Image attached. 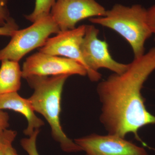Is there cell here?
I'll return each instance as SVG.
<instances>
[{
    "label": "cell",
    "mask_w": 155,
    "mask_h": 155,
    "mask_svg": "<svg viewBox=\"0 0 155 155\" xmlns=\"http://www.w3.org/2000/svg\"><path fill=\"white\" fill-rule=\"evenodd\" d=\"M155 70V47L128 64L125 72L114 73L98 84L101 104L100 120L109 134L125 138L129 133L141 142L139 129L155 125V116L145 105L142 94L143 84Z\"/></svg>",
    "instance_id": "cell-1"
},
{
    "label": "cell",
    "mask_w": 155,
    "mask_h": 155,
    "mask_svg": "<svg viewBox=\"0 0 155 155\" xmlns=\"http://www.w3.org/2000/svg\"><path fill=\"white\" fill-rule=\"evenodd\" d=\"M69 75L42 76L32 75L25 78L34 90L29 98L35 111L45 119L49 124L51 135L66 153L82 151L81 147L64 133L60 122L62 92Z\"/></svg>",
    "instance_id": "cell-2"
},
{
    "label": "cell",
    "mask_w": 155,
    "mask_h": 155,
    "mask_svg": "<svg viewBox=\"0 0 155 155\" xmlns=\"http://www.w3.org/2000/svg\"><path fill=\"white\" fill-rule=\"evenodd\" d=\"M89 21L119 34L130 45L134 58L144 54L146 42L153 35L148 23L147 10L140 5L128 7L117 4L107 11L104 17L90 18Z\"/></svg>",
    "instance_id": "cell-3"
},
{
    "label": "cell",
    "mask_w": 155,
    "mask_h": 155,
    "mask_svg": "<svg viewBox=\"0 0 155 155\" xmlns=\"http://www.w3.org/2000/svg\"><path fill=\"white\" fill-rule=\"evenodd\" d=\"M60 31L51 14L41 17L29 27L15 31L9 43L0 50V62H19L32 50L43 46L51 35Z\"/></svg>",
    "instance_id": "cell-4"
},
{
    "label": "cell",
    "mask_w": 155,
    "mask_h": 155,
    "mask_svg": "<svg viewBox=\"0 0 155 155\" xmlns=\"http://www.w3.org/2000/svg\"><path fill=\"white\" fill-rule=\"evenodd\" d=\"M99 30L92 25H86L85 34L81 46L84 60L88 68L87 75L93 82L99 81L102 75L99 69L105 68L114 73L121 74L125 72L128 64H123L114 60L109 51L108 44L105 41L98 37Z\"/></svg>",
    "instance_id": "cell-5"
},
{
    "label": "cell",
    "mask_w": 155,
    "mask_h": 155,
    "mask_svg": "<svg viewBox=\"0 0 155 155\" xmlns=\"http://www.w3.org/2000/svg\"><path fill=\"white\" fill-rule=\"evenodd\" d=\"M22 78L25 79L32 75H87L85 68L76 61L40 52L26 58L22 65Z\"/></svg>",
    "instance_id": "cell-6"
},
{
    "label": "cell",
    "mask_w": 155,
    "mask_h": 155,
    "mask_svg": "<svg viewBox=\"0 0 155 155\" xmlns=\"http://www.w3.org/2000/svg\"><path fill=\"white\" fill-rule=\"evenodd\" d=\"M107 11L95 0H57L50 14L63 31L74 29L87 18L104 17Z\"/></svg>",
    "instance_id": "cell-7"
},
{
    "label": "cell",
    "mask_w": 155,
    "mask_h": 155,
    "mask_svg": "<svg viewBox=\"0 0 155 155\" xmlns=\"http://www.w3.org/2000/svg\"><path fill=\"white\" fill-rule=\"evenodd\" d=\"M74 141L87 155H149L143 147L114 134H93Z\"/></svg>",
    "instance_id": "cell-8"
},
{
    "label": "cell",
    "mask_w": 155,
    "mask_h": 155,
    "mask_svg": "<svg viewBox=\"0 0 155 155\" xmlns=\"http://www.w3.org/2000/svg\"><path fill=\"white\" fill-rule=\"evenodd\" d=\"M85 29L86 25H83L71 30L61 31L56 36L48 39L39 52L74 60L85 68L87 74L88 68L81 50Z\"/></svg>",
    "instance_id": "cell-9"
},
{
    "label": "cell",
    "mask_w": 155,
    "mask_h": 155,
    "mask_svg": "<svg viewBox=\"0 0 155 155\" xmlns=\"http://www.w3.org/2000/svg\"><path fill=\"white\" fill-rule=\"evenodd\" d=\"M5 109L18 112L26 118L28 125L23 133L27 136L32 135L35 130L45 125L43 120L35 115L29 99L22 97L17 92L0 95V110Z\"/></svg>",
    "instance_id": "cell-10"
},
{
    "label": "cell",
    "mask_w": 155,
    "mask_h": 155,
    "mask_svg": "<svg viewBox=\"0 0 155 155\" xmlns=\"http://www.w3.org/2000/svg\"><path fill=\"white\" fill-rule=\"evenodd\" d=\"M22 71L19 62L5 60L0 67V95L17 92L21 86Z\"/></svg>",
    "instance_id": "cell-11"
},
{
    "label": "cell",
    "mask_w": 155,
    "mask_h": 155,
    "mask_svg": "<svg viewBox=\"0 0 155 155\" xmlns=\"http://www.w3.org/2000/svg\"><path fill=\"white\" fill-rule=\"evenodd\" d=\"M56 0H35V7L30 14L25 15V18L33 22L41 17L49 15Z\"/></svg>",
    "instance_id": "cell-12"
},
{
    "label": "cell",
    "mask_w": 155,
    "mask_h": 155,
    "mask_svg": "<svg viewBox=\"0 0 155 155\" xmlns=\"http://www.w3.org/2000/svg\"><path fill=\"white\" fill-rule=\"evenodd\" d=\"M39 129H36L32 135L28 138L22 139L20 141V144L23 150H25L28 155H40L36 147V140Z\"/></svg>",
    "instance_id": "cell-13"
},
{
    "label": "cell",
    "mask_w": 155,
    "mask_h": 155,
    "mask_svg": "<svg viewBox=\"0 0 155 155\" xmlns=\"http://www.w3.org/2000/svg\"><path fill=\"white\" fill-rule=\"evenodd\" d=\"M17 132L15 130L6 129L3 131L0 138V155H5L7 148L12 144Z\"/></svg>",
    "instance_id": "cell-14"
},
{
    "label": "cell",
    "mask_w": 155,
    "mask_h": 155,
    "mask_svg": "<svg viewBox=\"0 0 155 155\" xmlns=\"http://www.w3.org/2000/svg\"><path fill=\"white\" fill-rule=\"evenodd\" d=\"M8 0H0V27L4 26L11 20L8 6Z\"/></svg>",
    "instance_id": "cell-15"
},
{
    "label": "cell",
    "mask_w": 155,
    "mask_h": 155,
    "mask_svg": "<svg viewBox=\"0 0 155 155\" xmlns=\"http://www.w3.org/2000/svg\"><path fill=\"white\" fill-rule=\"evenodd\" d=\"M19 26L13 18L5 25L0 27V36L11 37L16 31L18 30Z\"/></svg>",
    "instance_id": "cell-16"
},
{
    "label": "cell",
    "mask_w": 155,
    "mask_h": 155,
    "mask_svg": "<svg viewBox=\"0 0 155 155\" xmlns=\"http://www.w3.org/2000/svg\"><path fill=\"white\" fill-rule=\"evenodd\" d=\"M147 21L155 41V5L147 10Z\"/></svg>",
    "instance_id": "cell-17"
},
{
    "label": "cell",
    "mask_w": 155,
    "mask_h": 155,
    "mask_svg": "<svg viewBox=\"0 0 155 155\" xmlns=\"http://www.w3.org/2000/svg\"><path fill=\"white\" fill-rule=\"evenodd\" d=\"M9 119L8 114L0 110V130H6L9 127Z\"/></svg>",
    "instance_id": "cell-18"
},
{
    "label": "cell",
    "mask_w": 155,
    "mask_h": 155,
    "mask_svg": "<svg viewBox=\"0 0 155 155\" xmlns=\"http://www.w3.org/2000/svg\"><path fill=\"white\" fill-rule=\"evenodd\" d=\"M5 155H19L17 153L15 149L12 147V144L10 145L6 150Z\"/></svg>",
    "instance_id": "cell-19"
},
{
    "label": "cell",
    "mask_w": 155,
    "mask_h": 155,
    "mask_svg": "<svg viewBox=\"0 0 155 155\" xmlns=\"http://www.w3.org/2000/svg\"><path fill=\"white\" fill-rule=\"evenodd\" d=\"M4 130H0V138H1V136H2V133H3V131H4Z\"/></svg>",
    "instance_id": "cell-20"
},
{
    "label": "cell",
    "mask_w": 155,
    "mask_h": 155,
    "mask_svg": "<svg viewBox=\"0 0 155 155\" xmlns=\"http://www.w3.org/2000/svg\"><path fill=\"white\" fill-rule=\"evenodd\" d=\"M87 155L86 154V155Z\"/></svg>",
    "instance_id": "cell-21"
}]
</instances>
